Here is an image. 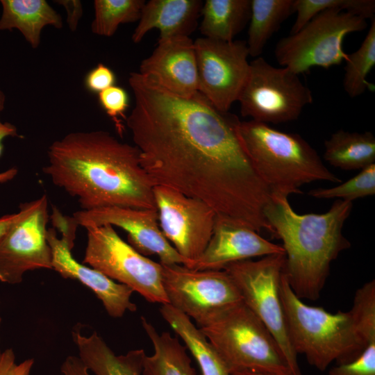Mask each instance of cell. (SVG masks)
<instances>
[{"label":"cell","mask_w":375,"mask_h":375,"mask_svg":"<svg viewBox=\"0 0 375 375\" xmlns=\"http://www.w3.org/2000/svg\"><path fill=\"white\" fill-rule=\"evenodd\" d=\"M58 4L62 6L67 12V24L71 31H76L78 22L83 16V8L79 0H57Z\"/></svg>","instance_id":"cell-36"},{"label":"cell","mask_w":375,"mask_h":375,"mask_svg":"<svg viewBox=\"0 0 375 375\" xmlns=\"http://www.w3.org/2000/svg\"><path fill=\"white\" fill-rule=\"evenodd\" d=\"M47 238L51 250L52 269L63 278L76 280L90 289L110 317H121L127 310H136V305L131 301L134 292L131 288L78 262L72 254L73 247L63 236L58 238L54 228L47 229Z\"/></svg>","instance_id":"cell-18"},{"label":"cell","mask_w":375,"mask_h":375,"mask_svg":"<svg viewBox=\"0 0 375 375\" xmlns=\"http://www.w3.org/2000/svg\"><path fill=\"white\" fill-rule=\"evenodd\" d=\"M199 328L230 374L253 371L294 375L269 331L242 301L220 310Z\"/></svg>","instance_id":"cell-6"},{"label":"cell","mask_w":375,"mask_h":375,"mask_svg":"<svg viewBox=\"0 0 375 375\" xmlns=\"http://www.w3.org/2000/svg\"><path fill=\"white\" fill-rule=\"evenodd\" d=\"M239 133L256 169L272 193L302 194L299 188L306 183L342 181L298 134L251 119L240 122Z\"/></svg>","instance_id":"cell-5"},{"label":"cell","mask_w":375,"mask_h":375,"mask_svg":"<svg viewBox=\"0 0 375 375\" xmlns=\"http://www.w3.org/2000/svg\"><path fill=\"white\" fill-rule=\"evenodd\" d=\"M345 62L342 85L349 97L355 98L367 90H374L367 76L375 65V17L370 19L368 31L360 47L347 54Z\"/></svg>","instance_id":"cell-27"},{"label":"cell","mask_w":375,"mask_h":375,"mask_svg":"<svg viewBox=\"0 0 375 375\" xmlns=\"http://www.w3.org/2000/svg\"><path fill=\"white\" fill-rule=\"evenodd\" d=\"M277 253H285L282 245L228 217L216 215L211 238L190 269L220 270L235 262Z\"/></svg>","instance_id":"cell-16"},{"label":"cell","mask_w":375,"mask_h":375,"mask_svg":"<svg viewBox=\"0 0 375 375\" xmlns=\"http://www.w3.org/2000/svg\"><path fill=\"white\" fill-rule=\"evenodd\" d=\"M324 158L343 170L362 169L375 162V137L363 133L338 130L324 142Z\"/></svg>","instance_id":"cell-25"},{"label":"cell","mask_w":375,"mask_h":375,"mask_svg":"<svg viewBox=\"0 0 375 375\" xmlns=\"http://www.w3.org/2000/svg\"><path fill=\"white\" fill-rule=\"evenodd\" d=\"M7 137H19L17 128L9 122H2L0 119V156L2 154L3 145V141ZM18 171L15 167L0 172V183H6L13 179Z\"/></svg>","instance_id":"cell-37"},{"label":"cell","mask_w":375,"mask_h":375,"mask_svg":"<svg viewBox=\"0 0 375 375\" xmlns=\"http://www.w3.org/2000/svg\"><path fill=\"white\" fill-rule=\"evenodd\" d=\"M0 31L17 29L33 49L40 44L47 26H63L62 17L45 0H1Z\"/></svg>","instance_id":"cell-21"},{"label":"cell","mask_w":375,"mask_h":375,"mask_svg":"<svg viewBox=\"0 0 375 375\" xmlns=\"http://www.w3.org/2000/svg\"><path fill=\"white\" fill-rule=\"evenodd\" d=\"M60 371L62 375H91L78 356H69L63 361Z\"/></svg>","instance_id":"cell-38"},{"label":"cell","mask_w":375,"mask_h":375,"mask_svg":"<svg viewBox=\"0 0 375 375\" xmlns=\"http://www.w3.org/2000/svg\"><path fill=\"white\" fill-rule=\"evenodd\" d=\"M153 197L162 234L191 268L211 238L216 212L203 201L166 186L155 185Z\"/></svg>","instance_id":"cell-13"},{"label":"cell","mask_w":375,"mask_h":375,"mask_svg":"<svg viewBox=\"0 0 375 375\" xmlns=\"http://www.w3.org/2000/svg\"><path fill=\"white\" fill-rule=\"evenodd\" d=\"M83 263L138 292L147 301L169 303L162 266L125 242L111 225L88 226Z\"/></svg>","instance_id":"cell-9"},{"label":"cell","mask_w":375,"mask_h":375,"mask_svg":"<svg viewBox=\"0 0 375 375\" xmlns=\"http://www.w3.org/2000/svg\"><path fill=\"white\" fill-rule=\"evenodd\" d=\"M375 194V163L362 169L353 178L337 186L316 188L308 194L316 199H337L352 202Z\"/></svg>","instance_id":"cell-30"},{"label":"cell","mask_w":375,"mask_h":375,"mask_svg":"<svg viewBox=\"0 0 375 375\" xmlns=\"http://www.w3.org/2000/svg\"><path fill=\"white\" fill-rule=\"evenodd\" d=\"M141 323L153 346L151 356L143 360V375H201L191 365V359L177 338L168 332L159 333L144 317Z\"/></svg>","instance_id":"cell-22"},{"label":"cell","mask_w":375,"mask_h":375,"mask_svg":"<svg viewBox=\"0 0 375 375\" xmlns=\"http://www.w3.org/2000/svg\"><path fill=\"white\" fill-rule=\"evenodd\" d=\"M139 73L177 95L190 97L198 92L194 41L188 36L158 39L152 53L144 59Z\"/></svg>","instance_id":"cell-17"},{"label":"cell","mask_w":375,"mask_h":375,"mask_svg":"<svg viewBox=\"0 0 375 375\" xmlns=\"http://www.w3.org/2000/svg\"><path fill=\"white\" fill-rule=\"evenodd\" d=\"M294 12V0H251L248 38L249 55L259 57L281 24Z\"/></svg>","instance_id":"cell-26"},{"label":"cell","mask_w":375,"mask_h":375,"mask_svg":"<svg viewBox=\"0 0 375 375\" xmlns=\"http://www.w3.org/2000/svg\"><path fill=\"white\" fill-rule=\"evenodd\" d=\"M33 364V358L17 364L12 349L0 351V375H30Z\"/></svg>","instance_id":"cell-35"},{"label":"cell","mask_w":375,"mask_h":375,"mask_svg":"<svg viewBox=\"0 0 375 375\" xmlns=\"http://www.w3.org/2000/svg\"><path fill=\"white\" fill-rule=\"evenodd\" d=\"M230 375H292V374H281L274 373L253 372V371H243L231 374Z\"/></svg>","instance_id":"cell-40"},{"label":"cell","mask_w":375,"mask_h":375,"mask_svg":"<svg viewBox=\"0 0 375 375\" xmlns=\"http://www.w3.org/2000/svg\"><path fill=\"white\" fill-rule=\"evenodd\" d=\"M1 317H0V324H1Z\"/></svg>","instance_id":"cell-42"},{"label":"cell","mask_w":375,"mask_h":375,"mask_svg":"<svg viewBox=\"0 0 375 375\" xmlns=\"http://www.w3.org/2000/svg\"><path fill=\"white\" fill-rule=\"evenodd\" d=\"M84 83L88 91L99 94L115 85L116 75L110 67L99 63L87 74Z\"/></svg>","instance_id":"cell-34"},{"label":"cell","mask_w":375,"mask_h":375,"mask_svg":"<svg viewBox=\"0 0 375 375\" xmlns=\"http://www.w3.org/2000/svg\"><path fill=\"white\" fill-rule=\"evenodd\" d=\"M249 63V76L238 100L242 117L267 124L285 123L297 120L312 103V92L299 74L276 67L261 56Z\"/></svg>","instance_id":"cell-10"},{"label":"cell","mask_w":375,"mask_h":375,"mask_svg":"<svg viewBox=\"0 0 375 375\" xmlns=\"http://www.w3.org/2000/svg\"><path fill=\"white\" fill-rule=\"evenodd\" d=\"M367 19L340 8L325 10L297 32L281 38L274 54L277 62L297 74L313 67L329 68L347 58L342 43L349 33L362 31Z\"/></svg>","instance_id":"cell-7"},{"label":"cell","mask_w":375,"mask_h":375,"mask_svg":"<svg viewBox=\"0 0 375 375\" xmlns=\"http://www.w3.org/2000/svg\"><path fill=\"white\" fill-rule=\"evenodd\" d=\"M162 283L169 303L201 326L224 308L242 301L238 288L224 269L195 270L162 265Z\"/></svg>","instance_id":"cell-11"},{"label":"cell","mask_w":375,"mask_h":375,"mask_svg":"<svg viewBox=\"0 0 375 375\" xmlns=\"http://www.w3.org/2000/svg\"><path fill=\"white\" fill-rule=\"evenodd\" d=\"M144 0H95L92 33L111 37L122 24L139 21Z\"/></svg>","instance_id":"cell-28"},{"label":"cell","mask_w":375,"mask_h":375,"mask_svg":"<svg viewBox=\"0 0 375 375\" xmlns=\"http://www.w3.org/2000/svg\"><path fill=\"white\" fill-rule=\"evenodd\" d=\"M98 99L102 108L115 123L118 133L122 135V119L126 120L125 112L129 106L128 92L122 87L113 85L99 93Z\"/></svg>","instance_id":"cell-32"},{"label":"cell","mask_w":375,"mask_h":375,"mask_svg":"<svg viewBox=\"0 0 375 375\" xmlns=\"http://www.w3.org/2000/svg\"><path fill=\"white\" fill-rule=\"evenodd\" d=\"M22 214L23 211L19 208V211L18 212L6 215L0 217V242L12 226L22 217Z\"/></svg>","instance_id":"cell-39"},{"label":"cell","mask_w":375,"mask_h":375,"mask_svg":"<svg viewBox=\"0 0 375 375\" xmlns=\"http://www.w3.org/2000/svg\"><path fill=\"white\" fill-rule=\"evenodd\" d=\"M203 2L201 0H150L145 1L131 40L138 44L156 28L159 39L188 36L195 31Z\"/></svg>","instance_id":"cell-19"},{"label":"cell","mask_w":375,"mask_h":375,"mask_svg":"<svg viewBox=\"0 0 375 375\" xmlns=\"http://www.w3.org/2000/svg\"><path fill=\"white\" fill-rule=\"evenodd\" d=\"M328 375H375V342L354 360L332 367Z\"/></svg>","instance_id":"cell-33"},{"label":"cell","mask_w":375,"mask_h":375,"mask_svg":"<svg viewBox=\"0 0 375 375\" xmlns=\"http://www.w3.org/2000/svg\"><path fill=\"white\" fill-rule=\"evenodd\" d=\"M6 97L3 92L0 89V112L3 110L5 106Z\"/></svg>","instance_id":"cell-41"},{"label":"cell","mask_w":375,"mask_h":375,"mask_svg":"<svg viewBox=\"0 0 375 375\" xmlns=\"http://www.w3.org/2000/svg\"><path fill=\"white\" fill-rule=\"evenodd\" d=\"M250 15L251 0H206L199 30L204 38L231 42L247 25Z\"/></svg>","instance_id":"cell-23"},{"label":"cell","mask_w":375,"mask_h":375,"mask_svg":"<svg viewBox=\"0 0 375 375\" xmlns=\"http://www.w3.org/2000/svg\"><path fill=\"white\" fill-rule=\"evenodd\" d=\"M198 92L217 110L228 112L247 81L250 63L245 40L225 42L204 37L194 41Z\"/></svg>","instance_id":"cell-12"},{"label":"cell","mask_w":375,"mask_h":375,"mask_svg":"<svg viewBox=\"0 0 375 375\" xmlns=\"http://www.w3.org/2000/svg\"><path fill=\"white\" fill-rule=\"evenodd\" d=\"M22 217L0 242V281L17 284L24 274L38 269H52L48 243V198L43 194L20 204Z\"/></svg>","instance_id":"cell-14"},{"label":"cell","mask_w":375,"mask_h":375,"mask_svg":"<svg viewBox=\"0 0 375 375\" xmlns=\"http://www.w3.org/2000/svg\"><path fill=\"white\" fill-rule=\"evenodd\" d=\"M352 208V202L336 199L324 213L299 214L292 208L288 196L272 193L265 216L272 234L283 242L284 274L301 299L319 298L331 262L351 247L342 228Z\"/></svg>","instance_id":"cell-3"},{"label":"cell","mask_w":375,"mask_h":375,"mask_svg":"<svg viewBox=\"0 0 375 375\" xmlns=\"http://www.w3.org/2000/svg\"><path fill=\"white\" fill-rule=\"evenodd\" d=\"M340 8L353 12L366 19L375 14L374 0H294V12L297 13L290 34L300 30L312 18L321 12L330 8Z\"/></svg>","instance_id":"cell-29"},{"label":"cell","mask_w":375,"mask_h":375,"mask_svg":"<svg viewBox=\"0 0 375 375\" xmlns=\"http://www.w3.org/2000/svg\"><path fill=\"white\" fill-rule=\"evenodd\" d=\"M47 157L44 173L77 199L81 210L156 209L155 185L141 166L138 149L108 131L69 133L49 147Z\"/></svg>","instance_id":"cell-2"},{"label":"cell","mask_w":375,"mask_h":375,"mask_svg":"<svg viewBox=\"0 0 375 375\" xmlns=\"http://www.w3.org/2000/svg\"><path fill=\"white\" fill-rule=\"evenodd\" d=\"M78 357L94 375H141L145 352L143 349L116 355L97 332L90 335L80 331H72Z\"/></svg>","instance_id":"cell-20"},{"label":"cell","mask_w":375,"mask_h":375,"mask_svg":"<svg viewBox=\"0 0 375 375\" xmlns=\"http://www.w3.org/2000/svg\"><path fill=\"white\" fill-rule=\"evenodd\" d=\"M134 107L126 116L141 166L155 185L200 199L217 215L272 232L265 210L270 188L251 162L238 116L217 110L200 92L174 94L131 72Z\"/></svg>","instance_id":"cell-1"},{"label":"cell","mask_w":375,"mask_h":375,"mask_svg":"<svg viewBox=\"0 0 375 375\" xmlns=\"http://www.w3.org/2000/svg\"><path fill=\"white\" fill-rule=\"evenodd\" d=\"M78 226L111 225L127 233L128 243L144 256L155 255L162 265H185V259L162 234L156 208L142 209L111 206L79 210L73 215Z\"/></svg>","instance_id":"cell-15"},{"label":"cell","mask_w":375,"mask_h":375,"mask_svg":"<svg viewBox=\"0 0 375 375\" xmlns=\"http://www.w3.org/2000/svg\"><path fill=\"white\" fill-rule=\"evenodd\" d=\"M285 259V253L273 254L256 260L235 262L223 269L235 283L242 302L265 324L276 341L292 373L301 375L281 297Z\"/></svg>","instance_id":"cell-8"},{"label":"cell","mask_w":375,"mask_h":375,"mask_svg":"<svg viewBox=\"0 0 375 375\" xmlns=\"http://www.w3.org/2000/svg\"><path fill=\"white\" fill-rule=\"evenodd\" d=\"M160 312L176 333L181 338L197 360L201 375H230V373L214 347L190 318L172 307L161 304Z\"/></svg>","instance_id":"cell-24"},{"label":"cell","mask_w":375,"mask_h":375,"mask_svg":"<svg viewBox=\"0 0 375 375\" xmlns=\"http://www.w3.org/2000/svg\"><path fill=\"white\" fill-rule=\"evenodd\" d=\"M351 311L367 338L375 339V281L365 283L356 292Z\"/></svg>","instance_id":"cell-31"},{"label":"cell","mask_w":375,"mask_h":375,"mask_svg":"<svg viewBox=\"0 0 375 375\" xmlns=\"http://www.w3.org/2000/svg\"><path fill=\"white\" fill-rule=\"evenodd\" d=\"M281 297L292 346L308 362L325 371L333 362L357 358L375 340L368 338L351 310L331 313L302 301L282 275Z\"/></svg>","instance_id":"cell-4"}]
</instances>
